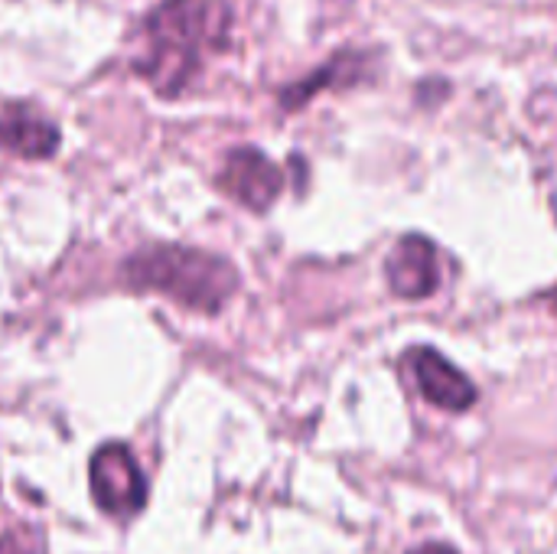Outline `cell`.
<instances>
[{
  "instance_id": "12",
  "label": "cell",
  "mask_w": 557,
  "mask_h": 554,
  "mask_svg": "<svg viewBox=\"0 0 557 554\" xmlns=\"http://www.w3.org/2000/svg\"><path fill=\"white\" fill-rule=\"evenodd\" d=\"M555 310H557V291H555Z\"/></svg>"
},
{
  "instance_id": "11",
  "label": "cell",
  "mask_w": 557,
  "mask_h": 554,
  "mask_svg": "<svg viewBox=\"0 0 557 554\" xmlns=\"http://www.w3.org/2000/svg\"><path fill=\"white\" fill-rule=\"evenodd\" d=\"M411 554H457L454 549H447V545H421V549H414Z\"/></svg>"
},
{
  "instance_id": "5",
  "label": "cell",
  "mask_w": 557,
  "mask_h": 554,
  "mask_svg": "<svg viewBox=\"0 0 557 554\" xmlns=\"http://www.w3.org/2000/svg\"><path fill=\"white\" fill-rule=\"evenodd\" d=\"M385 278H388V287L405 300L431 297L441 284L434 242L424 235H405L385 258Z\"/></svg>"
},
{
  "instance_id": "7",
  "label": "cell",
  "mask_w": 557,
  "mask_h": 554,
  "mask_svg": "<svg viewBox=\"0 0 557 554\" xmlns=\"http://www.w3.org/2000/svg\"><path fill=\"white\" fill-rule=\"evenodd\" d=\"M0 147L26 160H49L59 150V127L29 108L10 104L0 114Z\"/></svg>"
},
{
  "instance_id": "1",
  "label": "cell",
  "mask_w": 557,
  "mask_h": 554,
  "mask_svg": "<svg viewBox=\"0 0 557 554\" xmlns=\"http://www.w3.org/2000/svg\"><path fill=\"white\" fill-rule=\"evenodd\" d=\"M124 281L134 291H157L176 304L219 313L238 291V271L232 261L186 245H150L124 261Z\"/></svg>"
},
{
  "instance_id": "10",
  "label": "cell",
  "mask_w": 557,
  "mask_h": 554,
  "mask_svg": "<svg viewBox=\"0 0 557 554\" xmlns=\"http://www.w3.org/2000/svg\"><path fill=\"white\" fill-rule=\"evenodd\" d=\"M0 554H29V552H26L16 539H3V542H0Z\"/></svg>"
},
{
  "instance_id": "3",
  "label": "cell",
  "mask_w": 557,
  "mask_h": 554,
  "mask_svg": "<svg viewBox=\"0 0 557 554\" xmlns=\"http://www.w3.org/2000/svg\"><path fill=\"white\" fill-rule=\"evenodd\" d=\"M91 496L111 516H131L147 503V483L124 444H108L91 457Z\"/></svg>"
},
{
  "instance_id": "8",
  "label": "cell",
  "mask_w": 557,
  "mask_h": 554,
  "mask_svg": "<svg viewBox=\"0 0 557 554\" xmlns=\"http://www.w3.org/2000/svg\"><path fill=\"white\" fill-rule=\"evenodd\" d=\"M199 56L193 52H180V49H170V46H150V52L137 62V72L153 85V91L160 95H180L189 78L199 72Z\"/></svg>"
},
{
  "instance_id": "4",
  "label": "cell",
  "mask_w": 557,
  "mask_h": 554,
  "mask_svg": "<svg viewBox=\"0 0 557 554\" xmlns=\"http://www.w3.org/2000/svg\"><path fill=\"white\" fill-rule=\"evenodd\" d=\"M219 189L251 212H268L284 189V173L258 147H235L222 163Z\"/></svg>"
},
{
  "instance_id": "9",
  "label": "cell",
  "mask_w": 557,
  "mask_h": 554,
  "mask_svg": "<svg viewBox=\"0 0 557 554\" xmlns=\"http://www.w3.org/2000/svg\"><path fill=\"white\" fill-rule=\"evenodd\" d=\"M356 78H362V56H356V52H339V56L330 59L323 69H317L313 75H307V78L294 82L290 88H284V91H281V104H284V111H297V108H304L317 91L333 88V85H352Z\"/></svg>"
},
{
  "instance_id": "6",
  "label": "cell",
  "mask_w": 557,
  "mask_h": 554,
  "mask_svg": "<svg viewBox=\"0 0 557 554\" xmlns=\"http://www.w3.org/2000/svg\"><path fill=\"white\" fill-rule=\"evenodd\" d=\"M411 369H414L421 395L431 405H437L444 411H467L476 405V385L454 362H447L437 349H431V346L414 349Z\"/></svg>"
},
{
  "instance_id": "2",
  "label": "cell",
  "mask_w": 557,
  "mask_h": 554,
  "mask_svg": "<svg viewBox=\"0 0 557 554\" xmlns=\"http://www.w3.org/2000/svg\"><path fill=\"white\" fill-rule=\"evenodd\" d=\"M147 36L157 46L193 52L225 49L232 36V10L225 0H163L147 16Z\"/></svg>"
}]
</instances>
